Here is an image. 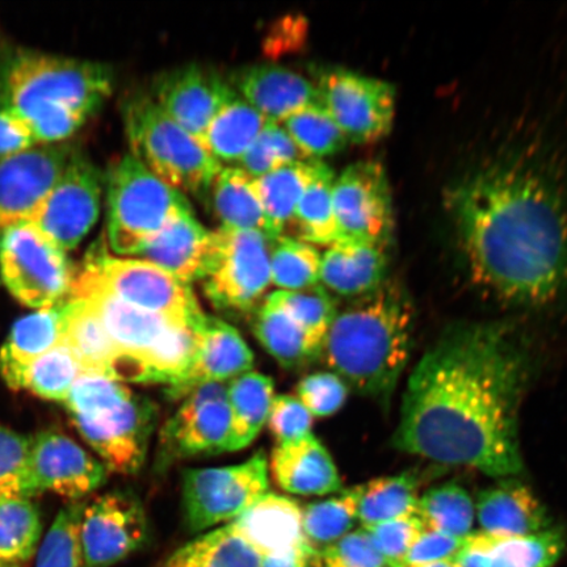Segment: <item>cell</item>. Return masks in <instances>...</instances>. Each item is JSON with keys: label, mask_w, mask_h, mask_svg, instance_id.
I'll list each match as a JSON object with an SVG mask.
<instances>
[{"label": "cell", "mask_w": 567, "mask_h": 567, "mask_svg": "<svg viewBox=\"0 0 567 567\" xmlns=\"http://www.w3.org/2000/svg\"><path fill=\"white\" fill-rule=\"evenodd\" d=\"M527 379L526 357L505 326H455L411 373L393 443L488 477L516 476L523 471L519 410Z\"/></svg>", "instance_id": "6da1fadb"}, {"label": "cell", "mask_w": 567, "mask_h": 567, "mask_svg": "<svg viewBox=\"0 0 567 567\" xmlns=\"http://www.w3.org/2000/svg\"><path fill=\"white\" fill-rule=\"evenodd\" d=\"M474 282L516 307H542L567 290V202L535 168L495 166L449 197Z\"/></svg>", "instance_id": "7a4b0ae2"}, {"label": "cell", "mask_w": 567, "mask_h": 567, "mask_svg": "<svg viewBox=\"0 0 567 567\" xmlns=\"http://www.w3.org/2000/svg\"><path fill=\"white\" fill-rule=\"evenodd\" d=\"M113 73L101 62L20 47L0 48V109L31 123L40 145L73 136L112 94Z\"/></svg>", "instance_id": "3957f363"}, {"label": "cell", "mask_w": 567, "mask_h": 567, "mask_svg": "<svg viewBox=\"0 0 567 567\" xmlns=\"http://www.w3.org/2000/svg\"><path fill=\"white\" fill-rule=\"evenodd\" d=\"M413 330L408 295L385 281L338 310L319 359L349 388L388 400L408 365Z\"/></svg>", "instance_id": "277c9868"}, {"label": "cell", "mask_w": 567, "mask_h": 567, "mask_svg": "<svg viewBox=\"0 0 567 567\" xmlns=\"http://www.w3.org/2000/svg\"><path fill=\"white\" fill-rule=\"evenodd\" d=\"M63 405L109 472L124 476L140 472L157 420L151 400L124 382L82 373Z\"/></svg>", "instance_id": "5b68a950"}, {"label": "cell", "mask_w": 567, "mask_h": 567, "mask_svg": "<svg viewBox=\"0 0 567 567\" xmlns=\"http://www.w3.org/2000/svg\"><path fill=\"white\" fill-rule=\"evenodd\" d=\"M131 154L167 186L193 195L208 194L221 165L202 142L176 124L151 95H134L124 104Z\"/></svg>", "instance_id": "8992f818"}, {"label": "cell", "mask_w": 567, "mask_h": 567, "mask_svg": "<svg viewBox=\"0 0 567 567\" xmlns=\"http://www.w3.org/2000/svg\"><path fill=\"white\" fill-rule=\"evenodd\" d=\"M106 243L116 257L136 258L176 216L188 198L126 154L106 175Z\"/></svg>", "instance_id": "52a82bcc"}, {"label": "cell", "mask_w": 567, "mask_h": 567, "mask_svg": "<svg viewBox=\"0 0 567 567\" xmlns=\"http://www.w3.org/2000/svg\"><path fill=\"white\" fill-rule=\"evenodd\" d=\"M203 290L219 311L255 313L266 299L271 282L269 250L272 239L250 230L218 228Z\"/></svg>", "instance_id": "ba28073f"}, {"label": "cell", "mask_w": 567, "mask_h": 567, "mask_svg": "<svg viewBox=\"0 0 567 567\" xmlns=\"http://www.w3.org/2000/svg\"><path fill=\"white\" fill-rule=\"evenodd\" d=\"M69 296L86 301L101 319L106 334L122 354L117 372V379L122 382L146 384L147 360L166 342L177 326L188 323L151 313L117 299L87 266L75 274Z\"/></svg>", "instance_id": "9c48e42d"}, {"label": "cell", "mask_w": 567, "mask_h": 567, "mask_svg": "<svg viewBox=\"0 0 567 567\" xmlns=\"http://www.w3.org/2000/svg\"><path fill=\"white\" fill-rule=\"evenodd\" d=\"M75 269L68 252L24 224L0 236V279L12 297L33 310L65 301Z\"/></svg>", "instance_id": "30bf717a"}, {"label": "cell", "mask_w": 567, "mask_h": 567, "mask_svg": "<svg viewBox=\"0 0 567 567\" xmlns=\"http://www.w3.org/2000/svg\"><path fill=\"white\" fill-rule=\"evenodd\" d=\"M268 493L269 465L261 451L243 464L187 470L183 474L187 526L196 534L234 522Z\"/></svg>", "instance_id": "8fae6325"}, {"label": "cell", "mask_w": 567, "mask_h": 567, "mask_svg": "<svg viewBox=\"0 0 567 567\" xmlns=\"http://www.w3.org/2000/svg\"><path fill=\"white\" fill-rule=\"evenodd\" d=\"M316 78L321 105L351 144H372L392 130V83L343 68H323Z\"/></svg>", "instance_id": "7c38bea8"}, {"label": "cell", "mask_w": 567, "mask_h": 567, "mask_svg": "<svg viewBox=\"0 0 567 567\" xmlns=\"http://www.w3.org/2000/svg\"><path fill=\"white\" fill-rule=\"evenodd\" d=\"M104 187L95 163L75 153L28 225L61 250H74L101 215Z\"/></svg>", "instance_id": "4fadbf2b"}, {"label": "cell", "mask_w": 567, "mask_h": 567, "mask_svg": "<svg viewBox=\"0 0 567 567\" xmlns=\"http://www.w3.org/2000/svg\"><path fill=\"white\" fill-rule=\"evenodd\" d=\"M86 266L113 296L133 307L188 323L204 315L187 284L146 260L97 250L90 254Z\"/></svg>", "instance_id": "5bb4252c"}, {"label": "cell", "mask_w": 567, "mask_h": 567, "mask_svg": "<svg viewBox=\"0 0 567 567\" xmlns=\"http://www.w3.org/2000/svg\"><path fill=\"white\" fill-rule=\"evenodd\" d=\"M332 197L342 239L389 245L394 230V212L381 163L360 161L347 166L336 176Z\"/></svg>", "instance_id": "9a60e30c"}, {"label": "cell", "mask_w": 567, "mask_h": 567, "mask_svg": "<svg viewBox=\"0 0 567 567\" xmlns=\"http://www.w3.org/2000/svg\"><path fill=\"white\" fill-rule=\"evenodd\" d=\"M226 384L198 386L184 396L162 429L163 456L168 460L229 452L231 411Z\"/></svg>", "instance_id": "2e32d148"}, {"label": "cell", "mask_w": 567, "mask_h": 567, "mask_svg": "<svg viewBox=\"0 0 567 567\" xmlns=\"http://www.w3.org/2000/svg\"><path fill=\"white\" fill-rule=\"evenodd\" d=\"M74 154L73 147L56 144L0 158V236L30 223Z\"/></svg>", "instance_id": "e0dca14e"}, {"label": "cell", "mask_w": 567, "mask_h": 567, "mask_svg": "<svg viewBox=\"0 0 567 567\" xmlns=\"http://www.w3.org/2000/svg\"><path fill=\"white\" fill-rule=\"evenodd\" d=\"M147 520L136 496L112 492L84 506L81 545L84 567H111L145 544Z\"/></svg>", "instance_id": "ac0fdd59"}, {"label": "cell", "mask_w": 567, "mask_h": 567, "mask_svg": "<svg viewBox=\"0 0 567 567\" xmlns=\"http://www.w3.org/2000/svg\"><path fill=\"white\" fill-rule=\"evenodd\" d=\"M109 470L80 444L55 431L31 437L30 480L34 495L53 493L80 501L104 485Z\"/></svg>", "instance_id": "d6986e66"}, {"label": "cell", "mask_w": 567, "mask_h": 567, "mask_svg": "<svg viewBox=\"0 0 567 567\" xmlns=\"http://www.w3.org/2000/svg\"><path fill=\"white\" fill-rule=\"evenodd\" d=\"M237 91L209 68L187 65L162 74L153 86V101L183 130L202 141L210 123Z\"/></svg>", "instance_id": "ffe728a7"}, {"label": "cell", "mask_w": 567, "mask_h": 567, "mask_svg": "<svg viewBox=\"0 0 567 567\" xmlns=\"http://www.w3.org/2000/svg\"><path fill=\"white\" fill-rule=\"evenodd\" d=\"M194 358L182 378L169 386L173 400H183L193 390L207 384H226L250 372L254 353L238 330L217 317L203 315L195 323Z\"/></svg>", "instance_id": "44dd1931"}, {"label": "cell", "mask_w": 567, "mask_h": 567, "mask_svg": "<svg viewBox=\"0 0 567 567\" xmlns=\"http://www.w3.org/2000/svg\"><path fill=\"white\" fill-rule=\"evenodd\" d=\"M231 86L268 122L282 123L308 106L321 104L313 81L274 63L240 69Z\"/></svg>", "instance_id": "7402d4cb"}, {"label": "cell", "mask_w": 567, "mask_h": 567, "mask_svg": "<svg viewBox=\"0 0 567 567\" xmlns=\"http://www.w3.org/2000/svg\"><path fill=\"white\" fill-rule=\"evenodd\" d=\"M215 236L187 210L169 221L140 254L137 259L165 269L187 284L202 281L208 271Z\"/></svg>", "instance_id": "603a6c76"}, {"label": "cell", "mask_w": 567, "mask_h": 567, "mask_svg": "<svg viewBox=\"0 0 567 567\" xmlns=\"http://www.w3.org/2000/svg\"><path fill=\"white\" fill-rule=\"evenodd\" d=\"M230 524L261 557L310 547L302 530V507L288 496L268 493Z\"/></svg>", "instance_id": "cb8c5ba5"}, {"label": "cell", "mask_w": 567, "mask_h": 567, "mask_svg": "<svg viewBox=\"0 0 567 567\" xmlns=\"http://www.w3.org/2000/svg\"><path fill=\"white\" fill-rule=\"evenodd\" d=\"M386 271V247L342 239L322 255L319 284L330 293L354 300L379 289Z\"/></svg>", "instance_id": "d4e9b609"}, {"label": "cell", "mask_w": 567, "mask_h": 567, "mask_svg": "<svg viewBox=\"0 0 567 567\" xmlns=\"http://www.w3.org/2000/svg\"><path fill=\"white\" fill-rule=\"evenodd\" d=\"M474 506L482 534L494 538L527 536L550 527L543 503L517 481L486 488Z\"/></svg>", "instance_id": "484cf974"}, {"label": "cell", "mask_w": 567, "mask_h": 567, "mask_svg": "<svg viewBox=\"0 0 567 567\" xmlns=\"http://www.w3.org/2000/svg\"><path fill=\"white\" fill-rule=\"evenodd\" d=\"M271 470L278 485L290 494L322 496L342 492L334 460L313 434L278 444Z\"/></svg>", "instance_id": "4316f807"}, {"label": "cell", "mask_w": 567, "mask_h": 567, "mask_svg": "<svg viewBox=\"0 0 567 567\" xmlns=\"http://www.w3.org/2000/svg\"><path fill=\"white\" fill-rule=\"evenodd\" d=\"M69 309L66 299L54 307L34 310L12 326L0 349V374L7 385L18 390L25 368L62 342Z\"/></svg>", "instance_id": "83f0119b"}, {"label": "cell", "mask_w": 567, "mask_h": 567, "mask_svg": "<svg viewBox=\"0 0 567 567\" xmlns=\"http://www.w3.org/2000/svg\"><path fill=\"white\" fill-rule=\"evenodd\" d=\"M69 317L62 342L73 353L82 373L117 379L122 354L113 344L101 319L80 297L69 296Z\"/></svg>", "instance_id": "f1b7e54d"}, {"label": "cell", "mask_w": 567, "mask_h": 567, "mask_svg": "<svg viewBox=\"0 0 567 567\" xmlns=\"http://www.w3.org/2000/svg\"><path fill=\"white\" fill-rule=\"evenodd\" d=\"M221 228L250 230L271 238L252 177L236 166L223 167L208 190Z\"/></svg>", "instance_id": "f546056e"}, {"label": "cell", "mask_w": 567, "mask_h": 567, "mask_svg": "<svg viewBox=\"0 0 567 567\" xmlns=\"http://www.w3.org/2000/svg\"><path fill=\"white\" fill-rule=\"evenodd\" d=\"M252 331L266 351L287 370H300L321 354L322 347L287 311L266 299L255 311Z\"/></svg>", "instance_id": "4dcf8cb0"}, {"label": "cell", "mask_w": 567, "mask_h": 567, "mask_svg": "<svg viewBox=\"0 0 567 567\" xmlns=\"http://www.w3.org/2000/svg\"><path fill=\"white\" fill-rule=\"evenodd\" d=\"M336 175L324 162L318 161L313 177L297 205L289 237L311 246H331L342 239L338 228L334 197Z\"/></svg>", "instance_id": "1f68e13d"}, {"label": "cell", "mask_w": 567, "mask_h": 567, "mask_svg": "<svg viewBox=\"0 0 567 567\" xmlns=\"http://www.w3.org/2000/svg\"><path fill=\"white\" fill-rule=\"evenodd\" d=\"M268 120L244 97L234 96L213 120L202 144L223 167L236 166Z\"/></svg>", "instance_id": "d6a6232c"}, {"label": "cell", "mask_w": 567, "mask_h": 567, "mask_svg": "<svg viewBox=\"0 0 567 567\" xmlns=\"http://www.w3.org/2000/svg\"><path fill=\"white\" fill-rule=\"evenodd\" d=\"M231 411L229 452L247 449L268 421L275 385L268 375L255 371L238 375L226 384Z\"/></svg>", "instance_id": "836d02e7"}, {"label": "cell", "mask_w": 567, "mask_h": 567, "mask_svg": "<svg viewBox=\"0 0 567 567\" xmlns=\"http://www.w3.org/2000/svg\"><path fill=\"white\" fill-rule=\"evenodd\" d=\"M317 162L288 163L254 179L274 239L287 236L297 205L313 177Z\"/></svg>", "instance_id": "e575fe53"}, {"label": "cell", "mask_w": 567, "mask_h": 567, "mask_svg": "<svg viewBox=\"0 0 567 567\" xmlns=\"http://www.w3.org/2000/svg\"><path fill=\"white\" fill-rule=\"evenodd\" d=\"M261 556L228 524L183 545L163 567H260Z\"/></svg>", "instance_id": "d590c367"}, {"label": "cell", "mask_w": 567, "mask_h": 567, "mask_svg": "<svg viewBox=\"0 0 567 567\" xmlns=\"http://www.w3.org/2000/svg\"><path fill=\"white\" fill-rule=\"evenodd\" d=\"M420 481L413 473L382 477L361 485L358 520L363 528L417 514Z\"/></svg>", "instance_id": "8d00e7d4"}, {"label": "cell", "mask_w": 567, "mask_h": 567, "mask_svg": "<svg viewBox=\"0 0 567 567\" xmlns=\"http://www.w3.org/2000/svg\"><path fill=\"white\" fill-rule=\"evenodd\" d=\"M41 517L28 496L0 498V564L27 563L39 548Z\"/></svg>", "instance_id": "74e56055"}, {"label": "cell", "mask_w": 567, "mask_h": 567, "mask_svg": "<svg viewBox=\"0 0 567 567\" xmlns=\"http://www.w3.org/2000/svg\"><path fill=\"white\" fill-rule=\"evenodd\" d=\"M361 486L302 508L305 540L318 553L349 535L358 520Z\"/></svg>", "instance_id": "f35d334b"}, {"label": "cell", "mask_w": 567, "mask_h": 567, "mask_svg": "<svg viewBox=\"0 0 567 567\" xmlns=\"http://www.w3.org/2000/svg\"><path fill=\"white\" fill-rule=\"evenodd\" d=\"M488 567H553L566 547L563 529L548 528L527 536H487Z\"/></svg>", "instance_id": "ab89813d"}, {"label": "cell", "mask_w": 567, "mask_h": 567, "mask_svg": "<svg viewBox=\"0 0 567 567\" xmlns=\"http://www.w3.org/2000/svg\"><path fill=\"white\" fill-rule=\"evenodd\" d=\"M416 515L425 529L465 538L473 534L476 506L463 486L450 482L425 492L417 503Z\"/></svg>", "instance_id": "60d3db41"}, {"label": "cell", "mask_w": 567, "mask_h": 567, "mask_svg": "<svg viewBox=\"0 0 567 567\" xmlns=\"http://www.w3.org/2000/svg\"><path fill=\"white\" fill-rule=\"evenodd\" d=\"M81 374L73 353L61 342L25 368L18 390H28L40 399L63 403Z\"/></svg>", "instance_id": "b9f144b4"}, {"label": "cell", "mask_w": 567, "mask_h": 567, "mask_svg": "<svg viewBox=\"0 0 567 567\" xmlns=\"http://www.w3.org/2000/svg\"><path fill=\"white\" fill-rule=\"evenodd\" d=\"M321 257L315 246L282 236L272 239L269 250L271 282L279 290L308 289L319 284Z\"/></svg>", "instance_id": "7bdbcfd3"}, {"label": "cell", "mask_w": 567, "mask_h": 567, "mask_svg": "<svg viewBox=\"0 0 567 567\" xmlns=\"http://www.w3.org/2000/svg\"><path fill=\"white\" fill-rule=\"evenodd\" d=\"M308 161L342 152L349 141L321 104L308 106L280 123Z\"/></svg>", "instance_id": "ee69618b"}, {"label": "cell", "mask_w": 567, "mask_h": 567, "mask_svg": "<svg viewBox=\"0 0 567 567\" xmlns=\"http://www.w3.org/2000/svg\"><path fill=\"white\" fill-rule=\"evenodd\" d=\"M266 300L287 311L321 347L338 313L334 297L321 284L301 290H275Z\"/></svg>", "instance_id": "f6af8a7d"}, {"label": "cell", "mask_w": 567, "mask_h": 567, "mask_svg": "<svg viewBox=\"0 0 567 567\" xmlns=\"http://www.w3.org/2000/svg\"><path fill=\"white\" fill-rule=\"evenodd\" d=\"M83 503H71L56 515L42 540L35 567H84L81 545Z\"/></svg>", "instance_id": "bcb514c9"}, {"label": "cell", "mask_w": 567, "mask_h": 567, "mask_svg": "<svg viewBox=\"0 0 567 567\" xmlns=\"http://www.w3.org/2000/svg\"><path fill=\"white\" fill-rule=\"evenodd\" d=\"M31 437L0 425V498L34 494L30 480Z\"/></svg>", "instance_id": "7dc6e473"}, {"label": "cell", "mask_w": 567, "mask_h": 567, "mask_svg": "<svg viewBox=\"0 0 567 567\" xmlns=\"http://www.w3.org/2000/svg\"><path fill=\"white\" fill-rule=\"evenodd\" d=\"M349 385L332 372H317L307 375L297 385V399L313 416L324 417L343 408Z\"/></svg>", "instance_id": "c3c4849f"}, {"label": "cell", "mask_w": 567, "mask_h": 567, "mask_svg": "<svg viewBox=\"0 0 567 567\" xmlns=\"http://www.w3.org/2000/svg\"><path fill=\"white\" fill-rule=\"evenodd\" d=\"M323 567H401L382 555L368 530L350 532L321 553Z\"/></svg>", "instance_id": "681fc988"}, {"label": "cell", "mask_w": 567, "mask_h": 567, "mask_svg": "<svg viewBox=\"0 0 567 567\" xmlns=\"http://www.w3.org/2000/svg\"><path fill=\"white\" fill-rule=\"evenodd\" d=\"M364 529L371 535L375 547L379 548L382 555L389 561L401 566L403 558L413 547L416 538L425 530V526L420 516L411 515L375 524V526Z\"/></svg>", "instance_id": "f907efd6"}, {"label": "cell", "mask_w": 567, "mask_h": 567, "mask_svg": "<svg viewBox=\"0 0 567 567\" xmlns=\"http://www.w3.org/2000/svg\"><path fill=\"white\" fill-rule=\"evenodd\" d=\"M267 424L278 444L290 443L311 434L313 415L297 396L280 394L275 395Z\"/></svg>", "instance_id": "816d5d0a"}, {"label": "cell", "mask_w": 567, "mask_h": 567, "mask_svg": "<svg viewBox=\"0 0 567 567\" xmlns=\"http://www.w3.org/2000/svg\"><path fill=\"white\" fill-rule=\"evenodd\" d=\"M465 538L443 534V532L425 529L410 548L402 567H421L424 565L450 561L455 559L464 548Z\"/></svg>", "instance_id": "f5cc1de1"}, {"label": "cell", "mask_w": 567, "mask_h": 567, "mask_svg": "<svg viewBox=\"0 0 567 567\" xmlns=\"http://www.w3.org/2000/svg\"><path fill=\"white\" fill-rule=\"evenodd\" d=\"M40 146L28 120L16 110L0 109V158Z\"/></svg>", "instance_id": "db71d44e"}, {"label": "cell", "mask_w": 567, "mask_h": 567, "mask_svg": "<svg viewBox=\"0 0 567 567\" xmlns=\"http://www.w3.org/2000/svg\"><path fill=\"white\" fill-rule=\"evenodd\" d=\"M284 165L286 163L279 158V155L259 134L254 144L248 147L244 157L238 161L236 167L244 169L252 179H258V177L272 173Z\"/></svg>", "instance_id": "11a10c76"}, {"label": "cell", "mask_w": 567, "mask_h": 567, "mask_svg": "<svg viewBox=\"0 0 567 567\" xmlns=\"http://www.w3.org/2000/svg\"><path fill=\"white\" fill-rule=\"evenodd\" d=\"M458 567H488L487 537L476 532L466 537L464 548L455 557Z\"/></svg>", "instance_id": "9f6ffc18"}, {"label": "cell", "mask_w": 567, "mask_h": 567, "mask_svg": "<svg viewBox=\"0 0 567 567\" xmlns=\"http://www.w3.org/2000/svg\"><path fill=\"white\" fill-rule=\"evenodd\" d=\"M260 567H322V558L321 553L307 547L289 555L261 557Z\"/></svg>", "instance_id": "6f0895ef"}, {"label": "cell", "mask_w": 567, "mask_h": 567, "mask_svg": "<svg viewBox=\"0 0 567 567\" xmlns=\"http://www.w3.org/2000/svg\"><path fill=\"white\" fill-rule=\"evenodd\" d=\"M421 567H458V566L455 563V559H450V561H442V563H436V564H430V565H424V566H421Z\"/></svg>", "instance_id": "680465c9"}, {"label": "cell", "mask_w": 567, "mask_h": 567, "mask_svg": "<svg viewBox=\"0 0 567 567\" xmlns=\"http://www.w3.org/2000/svg\"><path fill=\"white\" fill-rule=\"evenodd\" d=\"M0 567H19L18 565H6V564H0Z\"/></svg>", "instance_id": "91938a15"}]
</instances>
